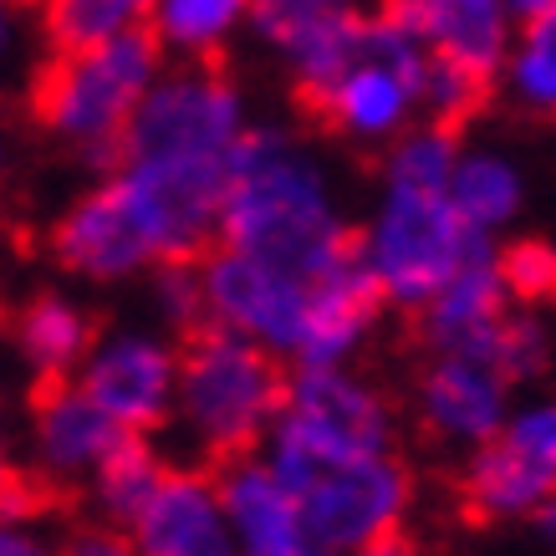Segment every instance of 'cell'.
Returning a JSON list of instances; mask_svg holds the SVG:
<instances>
[{"label":"cell","mask_w":556,"mask_h":556,"mask_svg":"<svg viewBox=\"0 0 556 556\" xmlns=\"http://www.w3.org/2000/svg\"><path fill=\"white\" fill-rule=\"evenodd\" d=\"M194 270H200V327L236 332L276 353L287 368L357 363L383 321V296L357 255L332 276L312 281L261 255L210 245Z\"/></svg>","instance_id":"cell-1"},{"label":"cell","mask_w":556,"mask_h":556,"mask_svg":"<svg viewBox=\"0 0 556 556\" xmlns=\"http://www.w3.org/2000/svg\"><path fill=\"white\" fill-rule=\"evenodd\" d=\"M215 245L261 255L321 281L357 255V225L342 210L327 164L302 138L251 123L230 164Z\"/></svg>","instance_id":"cell-2"},{"label":"cell","mask_w":556,"mask_h":556,"mask_svg":"<svg viewBox=\"0 0 556 556\" xmlns=\"http://www.w3.org/2000/svg\"><path fill=\"white\" fill-rule=\"evenodd\" d=\"M287 363L255 342L194 327L179 342V388H174V444L185 459L200 465H230V459L261 455L270 424L287 399Z\"/></svg>","instance_id":"cell-3"},{"label":"cell","mask_w":556,"mask_h":556,"mask_svg":"<svg viewBox=\"0 0 556 556\" xmlns=\"http://www.w3.org/2000/svg\"><path fill=\"white\" fill-rule=\"evenodd\" d=\"M159 72H164V51L149 26L92 47L51 51V62L31 83V118L77 164L108 169Z\"/></svg>","instance_id":"cell-4"},{"label":"cell","mask_w":556,"mask_h":556,"mask_svg":"<svg viewBox=\"0 0 556 556\" xmlns=\"http://www.w3.org/2000/svg\"><path fill=\"white\" fill-rule=\"evenodd\" d=\"M490 245L495 240L459 219L450 189L399 185V179L378 185L368 219L357 225V261L368 281L378 287L383 306H399L408 317L424 312V302Z\"/></svg>","instance_id":"cell-5"},{"label":"cell","mask_w":556,"mask_h":556,"mask_svg":"<svg viewBox=\"0 0 556 556\" xmlns=\"http://www.w3.org/2000/svg\"><path fill=\"white\" fill-rule=\"evenodd\" d=\"M383 450H399V408L378 378H368L357 363L287 372V399L261 444V459L302 465V459H353Z\"/></svg>","instance_id":"cell-6"},{"label":"cell","mask_w":556,"mask_h":556,"mask_svg":"<svg viewBox=\"0 0 556 556\" xmlns=\"http://www.w3.org/2000/svg\"><path fill=\"white\" fill-rule=\"evenodd\" d=\"M424 36L393 0H383L363 26L353 67L312 102V113L348 143H393L424 118Z\"/></svg>","instance_id":"cell-7"},{"label":"cell","mask_w":556,"mask_h":556,"mask_svg":"<svg viewBox=\"0 0 556 556\" xmlns=\"http://www.w3.org/2000/svg\"><path fill=\"white\" fill-rule=\"evenodd\" d=\"M270 470L291 490L302 521L332 552H357L383 536H399L419 501L399 450L353 459H302V465H270Z\"/></svg>","instance_id":"cell-8"},{"label":"cell","mask_w":556,"mask_h":556,"mask_svg":"<svg viewBox=\"0 0 556 556\" xmlns=\"http://www.w3.org/2000/svg\"><path fill=\"white\" fill-rule=\"evenodd\" d=\"M556 501V393H526L495 434L459 455V506L475 521H536Z\"/></svg>","instance_id":"cell-9"},{"label":"cell","mask_w":556,"mask_h":556,"mask_svg":"<svg viewBox=\"0 0 556 556\" xmlns=\"http://www.w3.org/2000/svg\"><path fill=\"white\" fill-rule=\"evenodd\" d=\"M72 383L123 434H164L174 414V388H179V338L159 321L98 327Z\"/></svg>","instance_id":"cell-10"},{"label":"cell","mask_w":556,"mask_h":556,"mask_svg":"<svg viewBox=\"0 0 556 556\" xmlns=\"http://www.w3.org/2000/svg\"><path fill=\"white\" fill-rule=\"evenodd\" d=\"M16 439L31 490L41 501H56V495H83L108 450L123 439V429L67 378V383L36 388Z\"/></svg>","instance_id":"cell-11"},{"label":"cell","mask_w":556,"mask_h":556,"mask_svg":"<svg viewBox=\"0 0 556 556\" xmlns=\"http://www.w3.org/2000/svg\"><path fill=\"white\" fill-rule=\"evenodd\" d=\"M516 404V383L470 348H429L408 388L414 424L439 450L470 455L480 450Z\"/></svg>","instance_id":"cell-12"},{"label":"cell","mask_w":556,"mask_h":556,"mask_svg":"<svg viewBox=\"0 0 556 556\" xmlns=\"http://www.w3.org/2000/svg\"><path fill=\"white\" fill-rule=\"evenodd\" d=\"M363 26L368 11H357V0H251L255 41L281 56L306 108L353 67Z\"/></svg>","instance_id":"cell-13"},{"label":"cell","mask_w":556,"mask_h":556,"mask_svg":"<svg viewBox=\"0 0 556 556\" xmlns=\"http://www.w3.org/2000/svg\"><path fill=\"white\" fill-rule=\"evenodd\" d=\"M47 251L77 287H128V281H149L159 270L138 219L128 215L108 174L83 194H72L67 210L51 219Z\"/></svg>","instance_id":"cell-14"},{"label":"cell","mask_w":556,"mask_h":556,"mask_svg":"<svg viewBox=\"0 0 556 556\" xmlns=\"http://www.w3.org/2000/svg\"><path fill=\"white\" fill-rule=\"evenodd\" d=\"M138 556H236V526L215 465L174 459L128 526Z\"/></svg>","instance_id":"cell-15"},{"label":"cell","mask_w":556,"mask_h":556,"mask_svg":"<svg viewBox=\"0 0 556 556\" xmlns=\"http://www.w3.org/2000/svg\"><path fill=\"white\" fill-rule=\"evenodd\" d=\"M219 485H225V506L236 526V556H348L332 552L302 521L291 490L276 480V470L261 455L219 465Z\"/></svg>","instance_id":"cell-16"},{"label":"cell","mask_w":556,"mask_h":556,"mask_svg":"<svg viewBox=\"0 0 556 556\" xmlns=\"http://www.w3.org/2000/svg\"><path fill=\"white\" fill-rule=\"evenodd\" d=\"M414 31L424 36V47L455 62L459 72H470L480 83L495 87V77L506 72L510 56V5L506 0H393Z\"/></svg>","instance_id":"cell-17"},{"label":"cell","mask_w":556,"mask_h":556,"mask_svg":"<svg viewBox=\"0 0 556 556\" xmlns=\"http://www.w3.org/2000/svg\"><path fill=\"white\" fill-rule=\"evenodd\" d=\"M92 338H98V317L67 287H41L11 312V348L36 383H67Z\"/></svg>","instance_id":"cell-18"},{"label":"cell","mask_w":556,"mask_h":556,"mask_svg":"<svg viewBox=\"0 0 556 556\" xmlns=\"http://www.w3.org/2000/svg\"><path fill=\"white\" fill-rule=\"evenodd\" d=\"M506 306L510 296H506V281H501V266H495V245H490L475 261H465L424 302V312H414V321L424 332V348H475L501 321Z\"/></svg>","instance_id":"cell-19"},{"label":"cell","mask_w":556,"mask_h":556,"mask_svg":"<svg viewBox=\"0 0 556 556\" xmlns=\"http://www.w3.org/2000/svg\"><path fill=\"white\" fill-rule=\"evenodd\" d=\"M251 26V0H159L149 36L164 62H219V51Z\"/></svg>","instance_id":"cell-20"},{"label":"cell","mask_w":556,"mask_h":556,"mask_svg":"<svg viewBox=\"0 0 556 556\" xmlns=\"http://www.w3.org/2000/svg\"><path fill=\"white\" fill-rule=\"evenodd\" d=\"M174 459L159 450V439L153 434H123L108 459L98 465V475L87 480L83 501L92 516L102 521H118V526H134V516L149 506V495L159 490L164 470H169Z\"/></svg>","instance_id":"cell-21"},{"label":"cell","mask_w":556,"mask_h":556,"mask_svg":"<svg viewBox=\"0 0 556 556\" xmlns=\"http://www.w3.org/2000/svg\"><path fill=\"white\" fill-rule=\"evenodd\" d=\"M450 204L459 210V219H465L470 230L495 240L510 219L521 215L526 179L506 153L459 149V164H455V174H450Z\"/></svg>","instance_id":"cell-22"},{"label":"cell","mask_w":556,"mask_h":556,"mask_svg":"<svg viewBox=\"0 0 556 556\" xmlns=\"http://www.w3.org/2000/svg\"><path fill=\"white\" fill-rule=\"evenodd\" d=\"M159 0H41V31L51 51L92 47L108 36L143 31Z\"/></svg>","instance_id":"cell-23"},{"label":"cell","mask_w":556,"mask_h":556,"mask_svg":"<svg viewBox=\"0 0 556 556\" xmlns=\"http://www.w3.org/2000/svg\"><path fill=\"white\" fill-rule=\"evenodd\" d=\"M470 353H480L485 363H495V368L506 372L516 388H526V383H536V378H546V368H552V357H556V338L536 306L510 302L501 312V321L475 342Z\"/></svg>","instance_id":"cell-24"},{"label":"cell","mask_w":556,"mask_h":556,"mask_svg":"<svg viewBox=\"0 0 556 556\" xmlns=\"http://www.w3.org/2000/svg\"><path fill=\"white\" fill-rule=\"evenodd\" d=\"M506 87L526 113L556 123V5L526 16L521 41H510Z\"/></svg>","instance_id":"cell-25"},{"label":"cell","mask_w":556,"mask_h":556,"mask_svg":"<svg viewBox=\"0 0 556 556\" xmlns=\"http://www.w3.org/2000/svg\"><path fill=\"white\" fill-rule=\"evenodd\" d=\"M506 296L516 306H552L556 302V251L546 240H516L506 251H495Z\"/></svg>","instance_id":"cell-26"},{"label":"cell","mask_w":556,"mask_h":556,"mask_svg":"<svg viewBox=\"0 0 556 556\" xmlns=\"http://www.w3.org/2000/svg\"><path fill=\"white\" fill-rule=\"evenodd\" d=\"M149 296L159 327H169V332H194L200 327V270H194V261L159 266L149 276Z\"/></svg>","instance_id":"cell-27"},{"label":"cell","mask_w":556,"mask_h":556,"mask_svg":"<svg viewBox=\"0 0 556 556\" xmlns=\"http://www.w3.org/2000/svg\"><path fill=\"white\" fill-rule=\"evenodd\" d=\"M0 556H56V526H47L41 501L0 510Z\"/></svg>","instance_id":"cell-28"},{"label":"cell","mask_w":556,"mask_h":556,"mask_svg":"<svg viewBox=\"0 0 556 556\" xmlns=\"http://www.w3.org/2000/svg\"><path fill=\"white\" fill-rule=\"evenodd\" d=\"M56 556H138L128 526L118 521H102L87 510L83 521H72L56 531Z\"/></svg>","instance_id":"cell-29"},{"label":"cell","mask_w":556,"mask_h":556,"mask_svg":"<svg viewBox=\"0 0 556 556\" xmlns=\"http://www.w3.org/2000/svg\"><path fill=\"white\" fill-rule=\"evenodd\" d=\"M21 501H41L21 470V439L11 434V424L0 419V510L5 506H21Z\"/></svg>","instance_id":"cell-30"},{"label":"cell","mask_w":556,"mask_h":556,"mask_svg":"<svg viewBox=\"0 0 556 556\" xmlns=\"http://www.w3.org/2000/svg\"><path fill=\"white\" fill-rule=\"evenodd\" d=\"M16 41H21V11L16 0H0V72L16 56ZM0 164H5V138H0Z\"/></svg>","instance_id":"cell-31"},{"label":"cell","mask_w":556,"mask_h":556,"mask_svg":"<svg viewBox=\"0 0 556 556\" xmlns=\"http://www.w3.org/2000/svg\"><path fill=\"white\" fill-rule=\"evenodd\" d=\"M348 556H419V552H414L408 531H399V536H383V541H372V546H357V552H348Z\"/></svg>","instance_id":"cell-32"},{"label":"cell","mask_w":556,"mask_h":556,"mask_svg":"<svg viewBox=\"0 0 556 556\" xmlns=\"http://www.w3.org/2000/svg\"><path fill=\"white\" fill-rule=\"evenodd\" d=\"M531 526H536V531H541V541H546V546H552V552H556V501H552V506H546V510H541V516H536V521H531Z\"/></svg>","instance_id":"cell-33"},{"label":"cell","mask_w":556,"mask_h":556,"mask_svg":"<svg viewBox=\"0 0 556 556\" xmlns=\"http://www.w3.org/2000/svg\"><path fill=\"white\" fill-rule=\"evenodd\" d=\"M510 11H521V16H536V11H546V5H556V0H506Z\"/></svg>","instance_id":"cell-34"}]
</instances>
